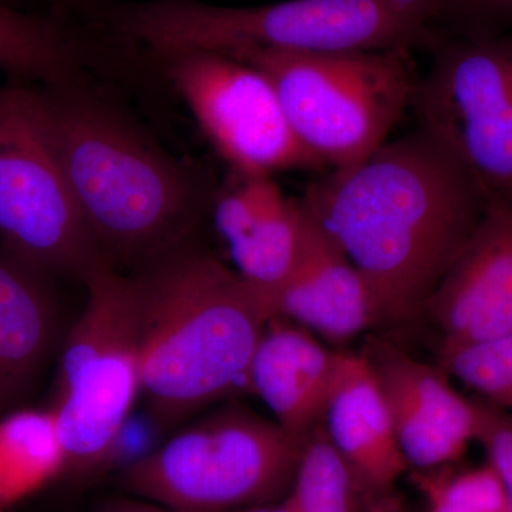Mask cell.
Returning <instances> with one entry per match:
<instances>
[{
    "mask_svg": "<svg viewBox=\"0 0 512 512\" xmlns=\"http://www.w3.org/2000/svg\"><path fill=\"white\" fill-rule=\"evenodd\" d=\"M301 200L366 279L379 323L424 312L490 204L460 157L419 127L325 171Z\"/></svg>",
    "mask_w": 512,
    "mask_h": 512,
    "instance_id": "cell-1",
    "label": "cell"
},
{
    "mask_svg": "<svg viewBox=\"0 0 512 512\" xmlns=\"http://www.w3.org/2000/svg\"><path fill=\"white\" fill-rule=\"evenodd\" d=\"M45 93L70 190L107 265L136 272L194 238L217 181L158 146L89 79Z\"/></svg>",
    "mask_w": 512,
    "mask_h": 512,
    "instance_id": "cell-2",
    "label": "cell"
},
{
    "mask_svg": "<svg viewBox=\"0 0 512 512\" xmlns=\"http://www.w3.org/2000/svg\"><path fill=\"white\" fill-rule=\"evenodd\" d=\"M136 293L143 396L174 426L249 390L268 306L210 249L184 242L130 274Z\"/></svg>",
    "mask_w": 512,
    "mask_h": 512,
    "instance_id": "cell-3",
    "label": "cell"
},
{
    "mask_svg": "<svg viewBox=\"0 0 512 512\" xmlns=\"http://www.w3.org/2000/svg\"><path fill=\"white\" fill-rule=\"evenodd\" d=\"M441 0H284L220 6L147 0L99 10L100 28L127 50L163 57L187 50L302 52L424 49L439 39Z\"/></svg>",
    "mask_w": 512,
    "mask_h": 512,
    "instance_id": "cell-4",
    "label": "cell"
},
{
    "mask_svg": "<svg viewBox=\"0 0 512 512\" xmlns=\"http://www.w3.org/2000/svg\"><path fill=\"white\" fill-rule=\"evenodd\" d=\"M227 55L268 76L293 134L325 171L362 163L387 143L412 106L419 80L409 49L302 52L248 47Z\"/></svg>",
    "mask_w": 512,
    "mask_h": 512,
    "instance_id": "cell-5",
    "label": "cell"
},
{
    "mask_svg": "<svg viewBox=\"0 0 512 512\" xmlns=\"http://www.w3.org/2000/svg\"><path fill=\"white\" fill-rule=\"evenodd\" d=\"M306 439L228 406L131 461L121 481L171 512H231L284 500Z\"/></svg>",
    "mask_w": 512,
    "mask_h": 512,
    "instance_id": "cell-6",
    "label": "cell"
},
{
    "mask_svg": "<svg viewBox=\"0 0 512 512\" xmlns=\"http://www.w3.org/2000/svg\"><path fill=\"white\" fill-rule=\"evenodd\" d=\"M83 284L86 301L62 340L49 406L72 473L113 458L143 396L133 278L101 266Z\"/></svg>",
    "mask_w": 512,
    "mask_h": 512,
    "instance_id": "cell-7",
    "label": "cell"
},
{
    "mask_svg": "<svg viewBox=\"0 0 512 512\" xmlns=\"http://www.w3.org/2000/svg\"><path fill=\"white\" fill-rule=\"evenodd\" d=\"M0 247L82 282L109 266L70 190L45 89L0 87Z\"/></svg>",
    "mask_w": 512,
    "mask_h": 512,
    "instance_id": "cell-8",
    "label": "cell"
},
{
    "mask_svg": "<svg viewBox=\"0 0 512 512\" xmlns=\"http://www.w3.org/2000/svg\"><path fill=\"white\" fill-rule=\"evenodd\" d=\"M410 109L470 168L490 201L512 205V32H441Z\"/></svg>",
    "mask_w": 512,
    "mask_h": 512,
    "instance_id": "cell-9",
    "label": "cell"
},
{
    "mask_svg": "<svg viewBox=\"0 0 512 512\" xmlns=\"http://www.w3.org/2000/svg\"><path fill=\"white\" fill-rule=\"evenodd\" d=\"M202 134L235 173L322 171L293 134L268 76L227 53L187 50L158 57Z\"/></svg>",
    "mask_w": 512,
    "mask_h": 512,
    "instance_id": "cell-10",
    "label": "cell"
},
{
    "mask_svg": "<svg viewBox=\"0 0 512 512\" xmlns=\"http://www.w3.org/2000/svg\"><path fill=\"white\" fill-rule=\"evenodd\" d=\"M382 389L407 466L430 471L457 463L476 441L478 402L453 389L441 367L372 339L362 352Z\"/></svg>",
    "mask_w": 512,
    "mask_h": 512,
    "instance_id": "cell-11",
    "label": "cell"
},
{
    "mask_svg": "<svg viewBox=\"0 0 512 512\" xmlns=\"http://www.w3.org/2000/svg\"><path fill=\"white\" fill-rule=\"evenodd\" d=\"M210 215L232 268L274 316L301 248V198L285 195L271 175L228 170L212 195Z\"/></svg>",
    "mask_w": 512,
    "mask_h": 512,
    "instance_id": "cell-12",
    "label": "cell"
},
{
    "mask_svg": "<svg viewBox=\"0 0 512 512\" xmlns=\"http://www.w3.org/2000/svg\"><path fill=\"white\" fill-rule=\"evenodd\" d=\"M424 312L441 345H467L512 329V205L490 201Z\"/></svg>",
    "mask_w": 512,
    "mask_h": 512,
    "instance_id": "cell-13",
    "label": "cell"
},
{
    "mask_svg": "<svg viewBox=\"0 0 512 512\" xmlns=\"http://www.w3.org/2000/svg\"><path fill=\"white\" fill-rule=\"evenodd\" d=\"M302 208L301 248L276 296L274 316L298 323L328 345L343 346L379 323L375 298L338 242L303 202Z\"/></svg>",
    "mask_w": 512,
    "mask_h": 512,
    "instance_id": "cell-14",
    "label": "cell"
},
{
    "mask_svg": "<svg viewBox=\"0 0 512 512\" xmlns=\"http://www.w3.org/2000/svg\"><path fill=\"white\" fill-rule=\"evenodd\" d=\"M339 362L340 352L308 329L272 316L252 357L249 392L265 403L282 429L308 439L322 423Z\"/></svg>",
    "mask_w": 512,
    "mask_h": 512,
    "instance_id": "cell-15",
    "label": "cell"
},
{
    "mask_svg": "<svg viewBox=\"0 0 512 512\" xmlns=\"http://www.w3.org/2000/svg\"><path fill=\"white\" fill-rule=\"evenodd\" d=\"M322 427L343 460L376 497L397 504L409 471L382 389L362 353L340 352Z\"/></svg>",
    "mask_w": 512,
    "mask_h": 512,
    "instance_id": "cell-16",
    "label": "cell"
},
{
    "mask_svg": "<svg viewBox=\"0 0 512 512\" xmlns=\"http://www.w3.org/2000/svg\"><path fill=\"white\" fill-rule=\"evenodd\" d=\"M50 278L0 247V416L23 406L60 342Z\"/></svg>",
    "mask_w": 512,
    "mask_h": 512,
    "instance_id": "cell-17",
    "label": "cell"
},
{
    "mask_svg": "<svg viewBox=\"0 0 512 512\" xmlns=\"http://www.w3.org/2000/svg\"><path fill=\"white\" fill-rule=\"evenodd\" d=\"M99 33L0 5V69L46 87L79 82L106 56L111 40Z\"/></svg>",
    "mask_w": 512,
    "mask_h": 512,
    "instance_id": "cell-18",
    "label": "cell"
},
{
    "mask_svg": "<svg viewBox=\"0 0 512 512\" xmlns=\"http://www.w3.org/2000/svg\"><path fill=\"white\" fill-rule=\"evenodd\" d=\"M67 471L59 427L49 407L0 416V510L39 493Z\"/></svg>",
    "mask_w": 512,
    "mask_h": 512,
    "instance_id": "cell-19",
    "label": "cell"
},
{
    "mask_svg": "<svg viewBox=\"0 0 512 512\" xmlns=\"http://www.w3.org/2000/svg\"><path fill=\"white\" fill-rule=\"evenodd\" d=\"M286 500L296 512H393L376 497L330 443L322 423L312 430Z\"/></svg>",
    "mask_w": 512,
    "mask_h": 512,
    "instance_id": "cell-20",
    "label": "cell"
},
{
    "mask_svg": "<svg viewBox=\"0 0 512 512\" xmlns=\"http://www.w3.org/2000/svg\"><path fill=\"white\" fill-rule=\"evenodd\" d=\"M439 365L483 402L512 413V329L467 345H441Z\"/></svg>",
    "mask_w": 512,
    "mask_h": 512,
    "instance_id": "cell-21",
    "label": "cell"
},
{
    "mask_svg": "<svg viewBox=\"0 0 512 512\" xmlns=\"http://www.w3.org/2000/svg\"><path fill=\"white\" fill-rule=\"evenodd\" d=\"M427 512H510L500 478L490 464L451 470V466L414 471Z\"/></svg>",
    "mask_w": 512,
    "mask_h": 512,
    "instance_id": "cell-22",
    "label": "cell"
},
{
    "mask_svg": "<svg viewBox=\"0 0 512 512\" xmlns=\"http://www.w3.org/2000/svg\"><path fill=\"white\" fill-rule=\"evenodd\" d=\"M437 28L454 36L512 32V0H441Z\"/></svg>",
    "mask_w": 512,
    "mask_h": 512,
    "instance_id": "cell-23",
    "label": "cell"
},
{
    "mask_svg": "<svg viewBox=\"0 0 512 512\" xmlns=\"http://www.w3.org/2000/svg\"><path fill=\"white\" fill-rule=\"evenodd\" d=\"M477 443L484 448L487 464L503 485L508 507L512 512V413L478 402Z\"/></svg>",
    "mask_w": 512,
    "mask_h": 512,
    "instance_id": "cell-24",
    "label": "cell"
},
{
    "mask_svg": "<svg viewBox=\"0 0 512 512\" xmlns=\"http://www.w3.org/2000/svg\"><path fill=\"white\" fill-rule=\"evenodd\" d=\"M231 512H296L293 510L289 501L284 500L276 501V503L255 505V507L242 508V510L231 511Z\"/></svg>",
    "mask_w": 512,
    "mask_h": 512,
    "instance_id": "cell-25",
    "label": "cell"
},
{
    "mask_svg": "<svg viewBox=\"0 0 512 512\" xmlns=\"http://www.w3.org/2000/svg\"><path fill=\"white\" fill-rule=\"evenodd\" d=\"M128 512H171L168 510H156V508H134V510L128 511Z\"/></svg>",
    "mask_w": 512,
    "mask_h": 512,
    "instance_id": "cell-26",
    "label": "cell"
},
{
    "mask_svg": "<svg viewBox=\"0 0 512 512\" xmlns=\"http://www.w3.org/2000/svg\"><path fill=\"white\" fill-rule=\"evenodd\" d=\"M66 2H67V0H66ZM69 2L90 3V2H94V0H69Z\"/></svg>",
    "mask_w": 512,
    "mask_h": 512,
    "instance_id": "cell-27",
    "label": "cell"
},
{
    "mask_svg": "<svg viewBox=\"0 0 512 512\" xmlns=\"http://www.w3.org/2000/svg\"><path fill=\"white\" fill-rule=\"evenodd\" d=\"M0 512H6L5 510H0Z\"/></svg>",
    "mask_w": 512,
    "mask_h": 512,
    "instance_id": "cell-28",
    "label": "cell"
}]
</instances>
